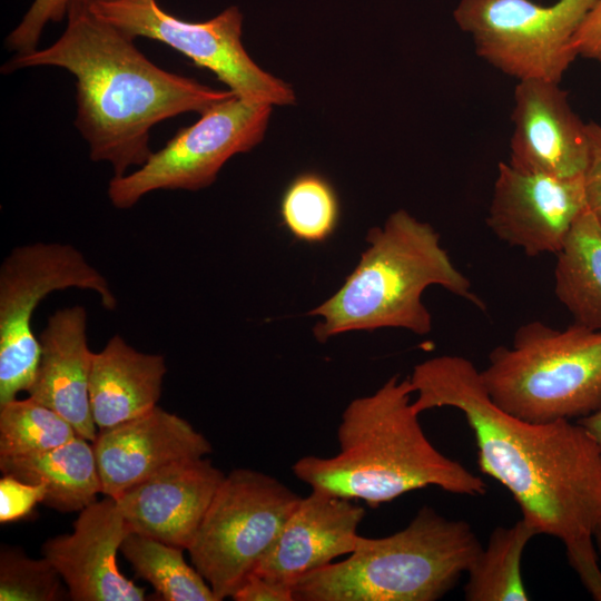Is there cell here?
Instances as JSON below:
<instances>
[{"label": "cell", "mask_w": 601, "mask_h": 601, "mask_svg": "<svg viewBox=\"0 0 601 601\" xmlns=\"http://www.w3.org/2000/svg\"><path fill=\"white\" fill-rule=\"evenodd\" d=\"M589 156L583 173L587 207L601 221V125L587 122Z\"/></svg>", "instance_id": "cell-29"}, {"label": "cell", "mask_w": 601, "mask_h": 601, "mask_svg": "<svg viewBox=\"0 0 601 601\" xmlns=\"http://www.w3.org/2000/svg\"><path fill=\"white\" fill-rule=\"evenodd\" d=\"M510 164L560 178L583 176L589 156L587 122L559 82L518 81L513 93Z\"/></svg>", "instance_id": "cell-14"}, {"label": "cell", "mask_w": 601, "mask_h": 601, "mask_svg": "<svg viewBox=\"0 0 601 601\" xmlns=\"http://www.w3.org/2000/svg\"><path fill=\"white\" fill-rule=\"evenodd\" d=\"M92 0H71L63 33L49 47L14 55L9 73L30 67H59L76 78L75 125L93 161H107L114 176L150 157V129L180 114H203L235 93L166 71L135 46L134 38L102 19Z\"/></svg>", "instance_id": "cell-2"}, {"label": "cell", "mask_w": 601, "mask_h": 601, "mask_svg": "<svg viewBox=\"0 0 601 601\" xmlns=\"http://www.w3.org/2000/svg\"><path fill=\"white\" fill-rule=\"evenodd\" d=\"M594 0H460L453 11L476 55L518 81L561 82L578 57L573 36Z\"/></svg>", "instance_id": "cell-9"}, {"label": "cell", "mask_w": 601, "mask_h": 601, "mask_svg": "<svg viewBox=\"0 0 601 601\" xmlns=\"http://www.w3.org/2000/svg\"><path fill=\"white\" fill-rule=\"evenodd\" d=\"M536 531L522 518L513 525L496 526L486 548L467 570L464 598L467 601H526L521 559Z\"/></svg>", "instance_id": "cell-22"}, {"label": "cell", "mask_w": 601, "mask_h": 601, "mask_svg": "<svg viewBox=\"0 0 601 601\" xmlns=\"http://www.w3.org/2000/svg\"><path fill=\"white\" fill-rule=\"evenodd\" d=\"M89 289L107 311L117 298L106 277L71 245L35 243L14 247L0 267V405L31 387L40 358L32 316L50 293Z\"/></svg>", "instance_id": "cell-8"}, {"label": "cell", "mask_w": 601, "mask_h": 601, "mask_svg": "<svg viewBox=\"0 0 601 601\" xmlns=\"http://www.w3.org/2000/svg\"><path fill=\"white\" fill-rule=\"evenodd\" d=\"M0 470L23 482L45 484L42 503L60 512L81 511L101 493L92 443L79 435L41 453L0 456Z\"/></svg>", "instance_id": "cell-20"}, {"label": "cell", "mask_w": 601, "mask_h": 601, "mask_svg": "<svg viewBox=\"0 0 601 601\" xmlns=\"http://www.w3.org/2000/svg\"><path fill=\"white\" fill-rule=\"evenodd\" d=\"M587 208L583 176L560 178L501 161L486 224L529 257L556 254Z\"/></svg>", "instance_id": "cell-12"}, {"label": "cell", "mask_w": 601, "mask_h": 601, "mask_svg": "<svg viewBox=\"0 0 601 601\" xmlns=\"http://www.w3.org/2000/svg\"><path fill=\"white\" fill-rule=\"evenodd\" d=\"M167 373L162 355L136 351L119 336L93 353L89 400L99 430L112 427L145 414L161 394Z\"/></svg>", "instance_id": "cell-19"}, {"label": "cell", "mask_w": 601, "mask_h": 601, "mask_svg": "<svg viewBox=\"0 0 601 601\" xmlns=\"http://www.w3.org/2000/svg\"><path fill=\"white\" fill-rule=\"evenodd\" d=\"M483 549L472 526L422 506L403 530L370 539L299 578L294 601H435L466 573Z\"/></svg>", "instance_id": "cell-5"}, {"label": "cell", "mask_w": 601, "mask_h": 601, "mask_svg": "<svg viewBox=\"0 0 601 601\" xmlns=\"http://www.w3.org/2000/svg\"><path fill=\"white\" fill-rule=\"evenodd\" d=\"M71 0H33L20 23L9 33L6 46L16 55L35 51L43 28L67 17Z\"/></svg>", "instance_id": "cell-27"}, {"label": "cell", "mask_w": 601, "mask_h": 601, "mask_svg": "<svg viewBox=\"0 0 601 601\" xmlns=\"http://www.w3.org/2000/svg\"><path fill=\"white\" fill-rule=\"evenodd\" d=\"M129 532L116 500L106 496L80 511L71 533L47 540L41 551L73 601H144L145 589L117 565V552Z\"/></svg>", "instance_id": "cell-13"}, {"label": "cell", "mask_w": 601, "mask_h": 601, "mask_svg": "<svg viewBox=\"0 0 601 601\" xmlns=\"http://www.w3.org/2000/svg\"><path fill=\"white\" fill-rule=\"evenodd\" d=\"M87 321V311L80 305L49 316L38 337L40 358L28 394L67 420L77 435L92 442L98 432L89 400L93 353L88 346Z\"/></svg>", "instance_id": "cell-18"}, {"label": "cell", "mask_w": 601, "mask_h": 601, "mask_svg": "<svg viewBox=\"0 0 601 601\" xmlns=\"http://www.w3.org/2000/svg\"><path fill=\"white\" fill-rule=\"evenodd\" d=\"M413 393L410 377L394 375L373 394L351 401L337 428L338 453L299 459L292 466L295 476L312 490L373 508L426 486L485 494L480 476L428 441L411 402Z\"/></svg>", "instance_id": "cell-3"}, {"label": "cell", "mask_w": 601, "mask_h": 601, "mask_svg": "<svg viewBox=\"0 0 601 601\" xmlns=\"http://www.w3.org/2000/svg\"><path fill=\"white\" fill-rule=\"evenodd\" d=\"M91 443L101 493L114 499L170 464L211 452L203 434L158 405L132 420L99 430Z\"/></svg>", "instance_id": "cell-15"}, {"label": "cell", "mask_w": 601, "mask_h": 601, "mask_svg": "<svg viewBox=\"0 0 601 601\" xmlns=\"http://www.w3.org/2000/svg\"><path fill=\"white\" fill-rule=\"evenodd\" d=\"M236 601H294L292 588L252 572L236 590Z\"/></svg>", "instance_id": "cell-31"}, {"label": "cell", "mask_w": 601, "mask_h": 601, "mask_svg": "<svg viewBox=\"0 0 601 601\" xmlns=\"http://www.w3.org/2000/svg\"><path fill=\"white\" fill-rule=\"evenodd\" d=\"M62 578L46 559H32L17 548L0 552V601H57L69 597Z\"/></svg>", "instance_id": "cell-26"}, {"label": "cell", "mask_w": 601, "mask_h": 601, "mask_svg": "<svg viewBox=\"0 0 601 601\" xmlns=\"http://www.w3.org/2000/svg\"><path fill=\"white\" fill-rule=\"evenodd\" d=\"M283 226L297 240L322 243L337 228L341 206L333 185L322 175L303 173L290 180L279 201Z\"/></svg>", "instance_id": "cell-24"}, {"label": "cell", "mask_w": 601, "mask_h": 601, "mask_svg": "<svg viewBox=\"0 0 601 601\" xmlns=\"http://www.w3.org/2000/svg\"><path fill=\"white\" fill-rule=\"evenodd\" d=\"M96 14L136 39L166 43L210 70L243 99L286 106L295 101L292 87L263 70L242 43L243 14L231 6L203 22L178 19L160 9L156 0H92Z\"/></svg>", "instance_id": "cell-11"}, {"label": "cell", "mask_w": 601, "mask_h": 601, "mask_svg": "<svg viewBox=\"0 0 601 601\" xmlns=\"http://www.w3.org/2000/svg\"><path fill=\"white\" fill-rule=\"evenodd\" d=\"M492 401L519 418L548 423L601 410V331L573 323L521 325L480 371Z\"/></svg>", "instance_id": "cell-6"}, {"label": "cell", "mask_w": 601, "mask_h": 601, "mask_svg": "<svg viewBox=\"0 0 601 601\" xmlns=\"http://www.w3.org/2000/svg\"><path fill=\"white\" fill-rule=\"evenodd\" d=\"M183 550L137 532H129L120 546L136 574L162 600L217 601L204 577L185 561Z\"/></svg>", "instance_id": "cell-23"}, {"label": "cell", "mask_w": 601, "mask_h": 601, "mask_svg": "<svg viewBox=\"0 0 601 601\" xmlns=\"http://www.w3.org/2000/svg\"><path fill=\"white\" fill-rule=\"evenodd\" d=\"M554 294L573 323L601 331V221L587 207L555 254Z\"/></svg>", "instance_id": "cell-21"}, {"label": "cell", "mask_w": 601, "mask_h": 601, "mask_svg": "<svg viewBox=\"0 0 601 601\" xmlns=\"http://www.w3.org/2000/svg\"><path fill=\"white\" fill-rule=\"evenodd\" d=\"M577 422L601 445V410L591 415L578 418Z\"/></svg>", "instance_id": "cell-32"}, {"label": "cell", "mask_w": 601, "mask_h": 601, "mask_svg": "<svg viewBox=\"0 0 601 601\" xmlns=\"http://www.w3.org/2000/svg\"><path fill=\"white\" fill-rule=\"evenodd\" d=\"M46 494L45 484H32L3 474L0 479V523L14 522L30 515L36 504L43 502Z\"/></svg>", "instance_id": "cell-28"}, {"label": "cell", "mask_w": 601, "mask_h": 601, "mask_svg": "<svg viewBox=\"0 0 601 601\" xmlns=\"http://www.w3.org/2000/svg\"><path fill=\"white\" fill-rule=\"evenodd\" d=\"M364 515L353 500L312 490L300 497L254 573L292 588L303 575L351 554Z\"/></svg>", "instance_id": "cell-17"}, {"label": "cell", "mask_w": 601, "mask_h": 601, "mask_svg": "<svg viewBox=\"0 0 601 601\" xmlns=\"http://www.w3.org/2000/svg\"><path fill=\"white\" fill-rule=\"evenodd\" d=\"M99 1H118V0H99ZM132 1H148V0H132Z\"/></svg>", "instance_id": "cell-34"}, {"label": "cell", "mask_w": 601, "mask_h": 601, "mask_svg": "<svg viewBox=\"0 0 601 601\" xmlns=\"http://www.w3.org/2000/svg\"><path fill=\"white\" fill-rule=\"evenodd\" d=\"M593 540L597 543L599 551L601 552V523L598 525L593 533Z\"/></svg>", "instance_id": "cell-33"}, {"label": "cell", "mask_w": 601, "mask_h": 601, "mask_svg": "<svg viewBox=\"0 0 601 601\" xmlns=\"http://www.w3.org/2000/svg\"><path fill=\"white\" fill-rule=\"evenodd\" d=\"M272 107L235 95L207 109L136 171L114 176L108 185L110 203L128 209L154 190L195 191L210 186L229 158L263 140Z\"/></svg>", "instance_id": "cell-10"}, {"label": "cell", "mask_w": 601, "mask_h": 601, "mask_svg": "<svg viewBox=\"0 0 601 601\" xmlns=\"http://www.w3.org/2000/svg\"><path fill=\"white\" fill-rule=\"evenodd\" d=\"M76 435L67 420L30 396L0 405V456L41 453Z\"/></svg>", "instance_id": "cell-25"}, {"label": "cell", "mask_w": 601, "mask_h": 601, "mask_svg": "<svg viewBox=\"0 0 601 601\" xmlns=\"http://www.w3.org/2000/svg\"><path fill=\"white\" fill-rule=\"evenodd\" d=\"M300 497L259 471L236 469L225 475L187 548L217 601L231 598L254 572Z\"/></svg>", "instance_id": "cell-7"}, {"label": "cell", "mask_w": 601, "mask_h": 601, "mask_svg": "<svg viewBox=\"0 0 601 601\" xmlns=\"http://www.w3.org/2000/svg\"><path fill=\"white\" fill-rule=\"evenodd\" d=\"M572 42L578 56L594 60L601 66V0H594Z\"/></svg>", "instance_id": "cell-30"}, {"label": "cell", "mask_w": 601, "mask_h": 601, "mask_svg": "<svg viewBox=\"0 0 601 601\" xmlns=\"http://www.w3.org/2000/svg\"><path fill=\"white\" fill-rule=\"evenodd\" d=\"M424 411L451 406L465 416L482 473L500 482L538 534L564 544L570 565L601 601V570L593 533L601 523V445L578 422L534 423L500 408L480 371L460 355H441L408 376Z\"/></svg>", "instance_id": "cell-1"}, {"label": "cell", "mask_w": 601, "mask_h": 601, "mask_svg": "<svg viewBox=\"0 0 601 601\" xmlns=\"http://www.w3.org/2000/svg\"><path fill=\"white\" fill-rule=\"evenodd\" d=\"M367 248L343 285L308 314L321 317L313 332L324 343L354 331L404 328L417 335L432 329L423 292L439 285L484 309L470 279L456 268L427 223L404 209L366 235Z\"/></svg>", "instance_id": "cell-4"}, {"label": "cell", "mask_w": 601, "mask_h": 601, "mask_svg": "<svg viewBox=\"0 0 601 601\" xmlns=\"http://www.w3.org/2000/svg\"><path fill=\"white\" fill-rule=\"evenodd\" d=\"M225 474L204 457L170 464L115 500L131 532L186 549Z\"/></svg>", "instance_id": "cell-16"}]
</instances>
